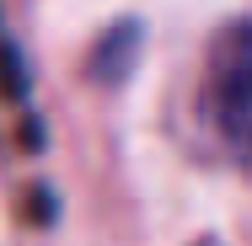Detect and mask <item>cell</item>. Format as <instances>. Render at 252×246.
<instances>
[{
    "label": "cell",
    "instance_id": "7a4b0ae2",
    "mask_svg": "<svg viewBox=\"0 0 252 246\" xmlns=\"http://www.w3.org/2000/svg\"><path fill=\"white\" fill-rule=\"evenodd\" d=\"M134 49H140V22H118L97 43V54H92V75H97V81H124Z\"/></svg>",
    "mask_w": 252,
    "mask_h": 246
},
{
    "label": "cell",
    "instance_id": "6da1fadb",
    "mask_svg": "<svg viewBox=\"0 0 252 246\" xmlns=\"http://www.w3.org/2000/svg\"><path fill=\"white\" fill-rule=\"evenodd\" d=\"M204 112L231 161L252 177V16L215 32L204 64Z\"/></svg>",
    "mask_w": 252,
    "mask_h": 246
}]
</instances>
